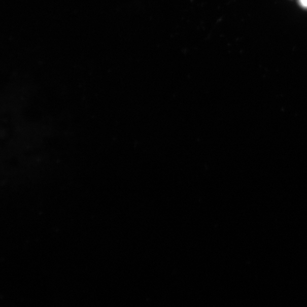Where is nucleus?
<instances>
[{"label":"nucleus","mask_w":307,"mask_h":307,"mask_svg":"<svg viewBox=\"0 0 307 307\" xmlns=\"http://www.w3.org/2000/svg\"><path fill=\"white\" fill-rule=\"evenodd\" d=\"M302 5L307 7V0H300Z\"/></svg>","instance_id":"f257e3e1"}]
</instances>
